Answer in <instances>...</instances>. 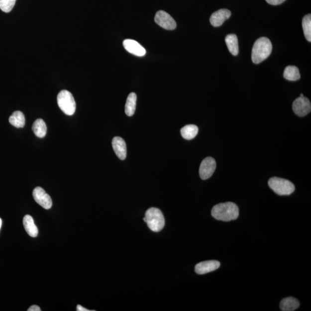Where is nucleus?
<instances>
[{
	"label": "nucleus",
	"instance_id": "obj_4",
	"mask_svg": "<svg viewBox=\"0 0 311 311\" xmlns=\"http://www.w3.org/2000/svg\"><path fill=\"white\" fill-rule=\"evenodd\" d=\"M269 186L277 195L288 196L295 190V186L290 181L283 178L273 177L269 179Z\"/></svg>",
	"mask_w": 311,
	"mask_h": 311
},
{
	"label": "nucleus",
	"instance_id": "obj_8",
	"mask_svg": "<svg viewBox=\"0 0 311 311\" xmlns=\"http://www.w3.org/2000/svg\"><path fill=\"white\" fill-rule=\"evenodd\" d=\"M216 168V162L211 157H207L201 164L200 167V175L203 180L210 178L214 173Z\"/></svg>",
	"mask_w": 311,
	"mask_h": 311
},
{
	"label": "nucleus",
	"instance_id": "obj_27",
	"mask_svg": "<svg viewBox=\"0 0 311 311\" xmlns=\"http://www.w3.org/2000/svg\"><path fill=\"white\" fill-rule=\"evenodd\" d=\"M1 225H2V219L0 218V229H1Z\"/></svg>",
	"mask_w": 311,
	"mask_h": 311
},
{
	"label": "nucleus",
	"instance_id": "obj_26",
	"mask_svg": "<svg viewBox=\"0 0 311 311\" xmlns=\"http://www.w3.org/2000/svg\"><path fill=\"white\" fill-rule=\"evenodd\" d=\"M77 311H89L90 310H88L85 308H84L82 306L78 305L77 306Z\"/></svg>",
	"mask_w": 311,
	"mask_h": 311
},
{
	"label": "nucleus",
	"instance_id": "obj_1",
	"mask_svg": "<svg viewBox=\"0 0 311 311\" xmlns=\"http://www.w3.org/2000/svg\"><path fill=\"white\" fill-rule=\"evenodd\" d=\"M239 210L235 203L228 202L215 206L211 210V215L217 220L230 221L238 218Z\"/></svg>",
	"mask_w": 311,
	"mask_h": 311
},
{
	"label": "nucleus",
	"instance_id": "obj_7",
	"mask_svg": "<svg viewBox=\"0 0 311 311\" xmlns=\"http://www.w3.org/2000/svg\"><path fill=\"white\" fill-rule=\"evenodd\" d=\"M292 108L295 114L299 116H305L311 111V102L308 98L300 97L293 103Z\"/></svg>",
	"mask_w": 311,
	"mask_h": 311
},
{
	"label": "nucleus",
	"instance_id": "obj_2",
	"mask_svg": "<svg viewBox=\"0 0 311 311\" xmlns=\"http://www.w3.org/2000/svg\"><path fill=\"white\" fill-rule=\"evenodd\" d=\"M272 52V44L266 37L258 39L252 50V61L255 64L261 63L268 58Z\"/></svg>",
	"mask_w": 311,
	"mask_h": 311
},
{
	"label": "nucleus",
	"instance_id": "obj_16",
	"mask_svg": "<svg viewBox=\"0 0 311 311\" xmlns=\"http://www.w3.org/2000/svg\"><path fill=\"white\" fill-rule=\"evenodd\" d=\"M225 43L229 52L233 56H237L239 53L238 39L235 34H229L225 37Z\"/></svg>",
	"mask_w": 311,
	"mask_h": 311
},
{
	"label": "nucleus",
	"instance_id": "obj_13",
	"mask_svg": "<svg viewBox=\"0 0 311 311\" xmlns=\"http://www.w3.org/2000/svg\"><path fill=\"white\" fill-rule=\"evenodd\" d=\"M112 145L117 157L122 160L125 159L127 149L126 142L123 139L120 137H114L112 141Z\"/></svg>",
	"mask_w": 311,
	"mask_h": 311
},
{
	"label": "nucleus",
	"instance_id": "obj_24",
	"mask_svg": "<svg viewBox=\"0 0 311 311\" xmlns=\"http://www.w3.org/2000/svg\"><path fill=\"white\" fill-rule=\"evenodd\" d=\"M266 2L269 3V4L273 5H280L281 3H283L286 0H266Z\"/></svg>",
	"mask_w": 311,
	"mask_h": 311
},
{
	"label": "nucleus",
	"instance_id": "obj_17",
	"mask_svg": "<svg viewBox=\"0 0 311 311\" xmlns=\"http://www.w3.org/2000/svg\"><path fill=\"white\" fill-rule=\"evenodd\" d=\"M284 78L289 81H297L301 79V74H300L299 68L295 66H288L285 69Z\"/></svg>",
	"mask_w": 311,
	"mask_h": 311
},
{
	"label": "nucleus",
	"instance_id": "obj_12",
	"mask_svg": "<svg viewBox=\"0 0 311 311\" xmlns=\"http://www.w3.org/2000/svg\"><path fill=\"white\" fill-rule=\"evenodd\" d=\"M220 266V263L217 261H207L198 263L195 267V271L197 274H205L216 270Z\"/></svg>",
	"mask_w": 311,
	"mask_h": 311
},
{
	"label": "nucleus",
	"instance_id": "obj_22",
	"mask_svg": "<svg viewBox=\"0 0 311 311\" xmlns=\"http://www.w3.org/2000/svg\"><path fill=\"white\" fill-rule=\"evenodd\" d=\"M302 26L304 34L307 41L311 42V14H307L303 17Z\"/></svg>",
	"mask_w": 311,
	"mask_h": 311
},
{
	"label": "nucleus",
	"instance_id": "obj_23",
	"mask_svg": "<svg viewBox=\"0 0 311 311\" xmlns=\"http://www.w3.org/2000/svg\"><path fill=\"white\" fill-rule=\"evenodd\" d=\"M16 0H0V9L8 13L12 10Z\"/></svg>",
	"mask_w": 311,
	"mask_h": 311
},
{
	"label": "nucleus",
	"instance_id": "obj_15",
	"mask_svg": "<svg viewBox=\"0 0 311 311\" xmlns=\"http://www.w3.org/2000/svg\"><path fill=\"white\" fill-rule=\"evenodd\" d=\"M300 306L298 300L292 297L285 298L282 300L280 307L283 311H293L297 310Z\"/></svg>",
	"mask_w": 311,
	"mask_h": 311
},
{
	"label": "nucleus",
	"instance_id": "obj_6",
	"mask_svg": "<svg viewBox=\"0 0 311 311\" xmlns=\"http://www.w3.org/2000/svg\"><path fill=\"white\" fill-rule=\"evenodd\" d=\"M155 21L160 27L166 30H173L177 27L176 22L165 11H158L156 14Z\"/></svg>",
	"mask_w": 311,
	"mask_h": 311
},
{
	"label": "nucleus",
	"instance_id": "obj_20",
	"mask_svg": "<svg viewBox=\"0 0 311 311\" xmlns=\"http://www.w3.org/2000/svg\"><path fill=\"white\" fill-rule=\"evenodd\" d=\"M137 95L134 93H130L127 98L125 105V113L127 116H131L134 114L136 108Z\"/></svg>",
	"mask_w": 311,
	"mask_h": 311
},
{
	"label": "nucleus",
	"instance_id": "obj_9",
	"mask_svg": "<svg viewBox=\"0 0 311 311\" xmlns=\"http://www.w3.org/2000/svg\"><path fill=\"white\" fill-rule=\"evenodd\" d=\"M33 197L36 203L45 209H49L52 207V200L50 196L47 194L41 187H37L33 191Z\"/></svg>",
	"mask_w": 311,
	"mask_h": 311
},
{
	"label": "nucleus",
	"instance_id": "obj_25",
	"mask_svg": "<svg viewBox=\"0 0 311 311\" xmlns=\"http://www.w3.org/2000/svg\"><path fill=\"white\" fill-rule=\"evenodd\" d=\"M28 311H41V310L38 306L34 305L30 307L27 310Z\"/></svg>",
	"mask_w": 311,
	"mask_h": 311
},
{
	"label": "nucleus",
	"instance_id": "obj_10",
	"mask_svg": "<svg viewBox=\"0 0 311 311\" xmlns=\"http://www.w3.org/2000/svg\"><path fill=\"white\" fill-rule=\"evenodd\" d=\"M231 16V12L228 9H221L215 11L210 18V24L213 27H219Z\"/></svg>",
	"mask_w": 311,
	"mask_h": 311
},
{
	"label": "nucleus",
	"instance_id": "obj_14",
	"mask_svg": "<svg viewBox=\"0 0 311 311\" xmlns=\"http://www.w3.org/2000/svg\"><path fill=\"white\" fill-rule=\"evenodd\" d=\"M23 225L29 235L35 237L38 235V229L35 224L34 219L30 215H25L23 218Z\"/></svg>",
	"mask_w": 311,
	"mask_h": 311
},
{
	"label": "nucleus",
	"instance_id": "obj_18",
	"mask_svg": "<svg viewBox=\"0 0 311 311\" xmlns=\"http://www.w3.org/2000/svg\"><path fill=\"white\" fill-rule=\"evenodd\" d=\"M32 129L36 136L39 138L45 137L47 133L46 124L42 119H36L33 123Z\"/></svg>",
	"mask_w": 311,
	"mask_h": 311
},
{
	"label": "nucleus",
	"instance_id": "obj_21",
	"mask_svg": "<svg viewBox=\"0 0 311 311\" xmlns=\"http://www.w3.org/2000/svg\"><path fill=\"white\" fill-rule=\"evenodd\" d=\"M9 121L14 127L17 128L23 127L25 123V119L23 113L19 111L14 112L12 115L9 117Z\"/></svg>",
	"mask_w": 311,
	"mask_h": 311
},
{
	"label": "nucleus",
	"instance_id": "obj_3",
	"mask_svg": "<svg viewBox=\"0 0 311 311\" xmlns=\"http://www.w3.org/2000/svg\"><path fill=\"white\" fill-rule=\"evenodd\" d=\"M144 220L153 232L160 231L165 225V219L162 211L156 207L150 208L146 211Z\"/></svg>",
	"mask_w": 311,
	"mask_h": 311
},
{
	"label": "nucleus",
	"instance_id": "obj_28",
	"mask_svg": "<svg viewBox=\"0 0 311 311\" xmlns=\"http://www.w3.org/2000/svg\"><path fill=\"white\" fill-rule=\"evenodd\" d=\"M300 97H304L303 94H302L301 95V96H300Z\"/></svg>",
	"mask_w": 311,
	"mask_h": 311
},
{
	"label": "nucleus",
	"instance_id": "obj_5",
	"mask_svg": "<svg viewBox=\"0 0 311 311\" xmlns=\"http://www.w3.org/2000/svg\"><path fill=\"white\" fill-rule=\"evenodd\" d=\"M57 104L66 115H72L76 111V104L72 94L67 90H62L58 94Z\"/></svg>",
	"mask_w": 311,
	"mask_h": 311
},
{
	"label": "nucleus",
	"instance_id": "obj_11",
	"mask_svg": "<svg viewBox=\"0 0 311 311\" xmlns=\"http://www.w3.org/2000/svg\"><path fill=\"white\" fill-rule=\"evenodd\" d=\"M124 49L128 52L138 57H143L146 54V50L140 43L132 39H125L123 42Z\"/></svg>",
	"mask_w": 311,
	"mask_h": 311
},
{
	"label": "nucleus",
	"instance_id": "obj_19",
	"mask_svg": "<svg viewBox=\"0 0 311 311\" xmlns=\"http://www.w3.org/2000/svg\"><path fill=\"white\" fill-rule=\"evenodd\" d=\"M181 133L182 136L186 140H191L199 133V128L195 124H188L182 128Z\"/></svg>",
	"mask_w": 311,
	"mask_h": 311
}]
</instances>
